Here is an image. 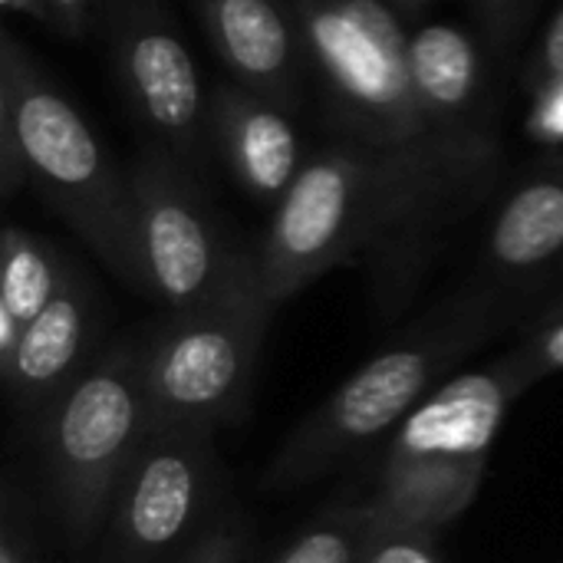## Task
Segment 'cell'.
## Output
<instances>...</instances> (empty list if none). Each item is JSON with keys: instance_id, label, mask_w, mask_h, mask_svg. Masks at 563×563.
Wrapping results in <instances>:
<instances>
[{"instance_id": "cell-1", "label": "cell", "mask_w": 563, "mask_h": 563, "mask_svg": "<svg viewBox=\"0 0 563 563\" xmlns=\"http://www.w3.org/2000/svg\"><path fill=\"white\" fill-rule=\"evenodd\" d=\"M501 142L488 125L432 129L412 142L336 139L310 155L257 244L274 307L333 267L366 261L373 303L399 317L445 238L495 191Z\"/></svg>"}, {"instance_id": "cell-2", "label": "cell", "mask_w": 563, "mask_h": 563, "mask_svg": "<svg viewBox=\"0 0 563 563\" xmlns=\"http://www.w3.org/2000/svg\"><path fill=\"white\" fill-rule=\"evenodd\" d=\"M521 307L525 300L482 277L439 300L284 439L261 485L267 492H297L386 432H396L449 383V373L498 336Z\"/></svg>"}, {"instance_id": "cell-3", "label": "cell", "mask_w": 563, "mask_h": 563, "mask_svg": "<svg viewBox=\"0 0 563 563\" xmlns=\"http://www.w3.org/2000/svg\"><path fill=\"white\" fill-rule=\"evenodd\" d=\"M0 129H16L26 188L132 290H139L135 201L79 106L0 33Z\"/></svg>"}, {"instance_id": "cell-4", "label": "cell", "mask_w": 563, "mask_h": 563, "mask_svg": "<svg viewBox=\"0 0 563 563\" xmlns=\"http://www.w3.org/2000/svg\"><path fill=\"white\" fill-rule=\"evenodd\" d=\"M145 435L142 336H129L102 350L36 422L43 492L73 544H92L109 525Z\"/></svg>"}, {"instance_id": "cell-5", "label": "cell", "mask_w": 563, "mask_h": 563, "mask_svg": "<svg viewBox=\"0 0 563 563\" xmlns=\"http://www.w3.org/2000/svg\"><path fill=\"white\" fill-rule=\"evenodd\" d=\"M528 389L515 366L495 363L442 383L393 435L373 501L379 511L445 531L478 498L492 445Z\"/></svg>"}, {"instance_id": "cell-6", "label": "cell", "mask_w": 563, "mask_h": 563, "mask_svg": "<svg viewBox=\"0 0 563 563\" xmlns=\"http://www.w3.org/2000/svg\"><path fill=\"white\" fill-rule=\"evenodd\" d=\"M274 310L254 254L221 297L188 313H168L162 327L145 333L148 429L195 426L214 432L238 422Z\"/></svg>"}, {"instance_id": "cell-7", "label": "cell", "mask_w": 563, "mask_h": 563, "mask_svg": "<svg viewBox=\"0 0 563 563\" xmlns=\"http://www.w3.org/2000/svg\"><path fill=\"white\" fill-rule=\"evenodd\" d=\"M290 3L343 139L399 145L432 132L409 79V33L389 0Z\"/></svg>"}, {"instance_id": "cell-8", "label": "cell", "mask_w": 563, "mask_h": 563, "mask_svg": "<svg viewBox=\"0 0 563 563\" xmlns=\"http://www.w3.org/2000/svg\"><path fill=\"white\" fill-rule=\"evenodd\" d=\"M139 294L168 313H188L221 297L254 261L247 247L228 234L205 201V181L195 178L168 152L148 145L132 172Z\"/></svg>"}, {"instance_id": "cell-9", "label": "cell", "mask_w": 563, "mask_h": 563, "mask_svg": "<svg viewBox=\"0 0 563 563\" xmlns=\"http://www.w3.org/2000/svg\"><path fill=\"white\" fill-rule=\"evenodd\" d=\"M96 30L145 139L208 181L218 142L211 96L162 0H96Z\"/></svg>"}, {"instance_id": "cell-10", "label": "cell", "mask_w": 563, "mask_h": 563, "mask_svg": "<svg viewBox=\"0 0 563 563\" xmlns=\"http://www.w3.org/2000/svg\"><path fill=\"white\" fill-rule=\"evenodd\" d=\"M218 492L214 432L148 429L112 515L106 563H165L181 558L208 528Z\"/></svg>"}, {"instance_id": "cell-11", "label": "cell", "mask_w": 563, "mask_h": 563, "mask_svg": "<svg viewBox=\"0 0 563 563\" xmlns=\"http://www.w3.org/2000/svg\"><path fill=\"white\" fill-rule=\"evenodd\" d=\"M99 294L79 264L46 310L23 330L10 360L0 363L10 406L20 419L40 422L43 412L96 363L99 356Z\"/></svg>"}, {"instance_id": "cell-12", "label": "cell", "mask_w": 563, "mask_h": 563, "mask_svg": "<svg viewBox=\"0 0 563 563\" xmlns=\"http://www.w3.org/2000/svg\"><path fill=\"white\" fill-rule=\"evenodd\" d=\"M482 280L528 300L563 280V162L525 175L498 205L488 234Z\"/></svg>"}, {"instance_id": "cell-13", "label": "cell", "mask_w": 563, "mask_h": 563, "mask_svg": "<svg viewBox=\"0 0 563 563\" xmlns=\"http://www.w3.org/2000/svg\"><path fill=\"white\" fill-rule=\"evenodd\" d=\"M191 7L231 79L287 109L297 102L310 56L290 0H191Z\"/></svg>"}, {"instance_id": "cell-14", "label": "cell", "mask_w": 563, "mask_h": 563, "mask_svg": "<svg viewBox=\"0 0 563 563\" xmlns=\"http://www.w3.org/2000/svg\"><path fill=\"white\" fill-rule=\"evenodd\" d=\"M211 125L231 178L257 205L277 208L307 162L290 109L238 79H224L211 89Z\"/></svg>"}, {"instance_id": "cell-15", "label": "cell", "mask_w": 563, "mask_h": 563, "mask_svg": "<svg viewBox=\"0 0 563 563\" xmlns=\"http://www.w3.org/2000/svg\"><path fill=\"white\" fill-rule=\"evenodd\" d=\"M409 79L432 129L485 125L488 66L472 30L459 23H426L409 33Z\"/></svg>"}, {"instance_id": "cell-16", "label": "cell", "mask_w": 563, "mask_h": 563, "mask_svg": "<svg viewBox=\"0 0 563 563\" xmlns=\"http://www.w3.org/2000/svg\"><path fill=\"white\" fill-rule=\"evenodd\" d=\"M0 363L13 356L23 330L46 310L69 274V257L46 238L7 224L0 241Z\"/></svg>"}, {"instance_id": "cell-17", "label": "cell", "mask_w": 563, "mask_h": 563, "mask_svg": "<svg viewBox=\"0 0 563 563\" xmlns=\"http://www.w3.org/2000/svg\"><path fill=\"white\" fill-rule=\"evenodd\" d=\"M376 501L340 505L307 525L271 563H360L376 525Z\"/></svg>"}, {"instance_id": "cell-18", "label": "cell", "mask_w": 563, "mask_h": 563, "mask_svg": "<svg viewBox=\"0 0 563 563\" xmlns=\"http://www.w3.org/2000/svg\"><path fill=\"white\" fill-rule=\"evenodd\" d=\"M439 534L442 531H435L429 525L393 518V515L379 511L360 563H442Z\"/></svg>"}, {"instance_id": "cell-19", "label": "cell", "mask_w": 563, "mask_h": 563, "mask_svg": "<svg viewBox=\"0 0 563 563\" xmlns=\"http://www.w3.org/2000/svg\"><path fill=\"white\" fill-rule=\"evenodd\" d=\"M505 360L515 366L525 389H534L541 379L563 373V297L528 327V333L505 353Z\"/></svg>"}, {"instance_id": "cell-20", "label": "cell", "mask_w": 563, "mask_h": 563, "mask_svg": "<svg viewBox=\"0 0 563 563\" xmlns=\"http://www.w3.org/2000/svg\"><path fill=\"white\" fill-rule=\"evenodd\" d=\"M525 86L538 102L563 92V7L554 13L541 46L534 49V59L525 73Z\"/></svg>"}, {"instance_id": "cell-21", "label": "cell", "mask_w": 563, "mask_h": 563, "mask_svg": "<svg viewBox=\"0 0 563 563\" xmlns=\"http://www.w3.org/2000/svg\"><path fill=\"white\" fill-rule=\"evenodd\" d=\"M244 548L247 541L238 521H218L175 563H244Z\"/></svg>"}, {"instance_id": "cell-22", "label": "cell", "mask_w": 563, "mask_h": 563, "mask_svg": "<svg viewBox=\"0 0 563 563\" xmlns=\"http://www.w3.org/2000/svg\"><path fill=\"white\" fill-rule=\"evenodd\" d=\"M475 10H478V20H482V30H485V40L495 46V49H505L518 30H521V20L528 13V7L534 0H472Z\"/></svg>"}, {"instance_id": "cell-23", "label": "cell", "mask_w": 563, "mask_h": 563, "mask_svg": "<svg viewBox=\"0 0 563 563\" xmlns=\"http://www.w3.org/2000/svg\"><path fill=\"white\" fill-rule=\"evenodd\" d=\"M53 26L63 36L82 40L96 30V0H49Z\"/></svg>"}, {"instance_id": "cell-24", "label": "cell", "mask_w": 563, "mask_h": 563, "mask_svg": "<svg viewBox=\"0 0 563 563\" xmlns=\"http://www.w3.org/2000/svg\"><path fill=\"white\" fill-rule=\"evenodd\" d=\"M7 13H16V16H30V20H40L43 26H53V13H49V0H0Z\"/></svg>"}, {"instance_id": "cell-25", "label": "cell", "mask_w": 563, "mask_h": 563, "mask_svg": "<svg viewBox=\"0 0 563 563\" xmlns=\"http://www.w3.org/2000/svg\"><path fill=\"white\" fill-rule=\"evenodd\" d=\"M0 563H30L26 561V551L20 554V541L13 538L10 528L3 531V554H0Z\"/></svg>"}, {"instance_id": "cell-26", "label": "cell", "mask_w": 563, "mask_h": 563, "mask_svg": "<svg viewBox=\"0 0 563 563\" xmlns=\"http://www.w3.org/2000/svg\"><path fill=\"white\" fill-rule=\"evenodd\" d=\"M389 3H393L402 16H409V13H419V10H422L426 3H432V0H389Z\"/></svg>"}]
</instances>
